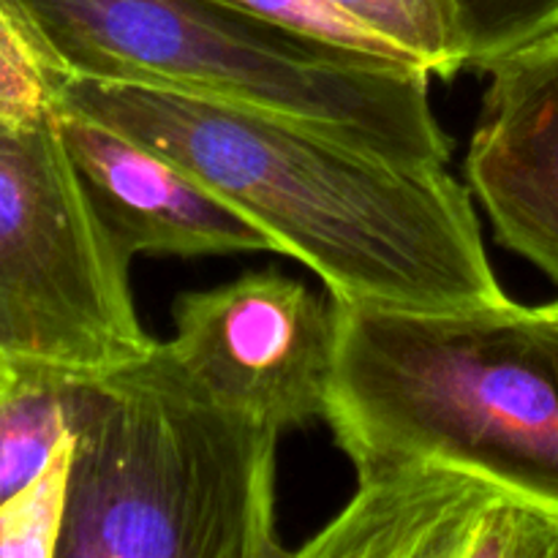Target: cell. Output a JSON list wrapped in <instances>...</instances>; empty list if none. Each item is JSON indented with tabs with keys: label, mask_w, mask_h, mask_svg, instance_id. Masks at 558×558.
<instances>
[{
	"label": "cell",
	"mask_w": 558,
	"mask_h": 558,
	"mask_svg": "<svg viewBox=\"0 0 558 558\" xmlns=\"http://www.w3.org/2000/svg\"><path fill=\"white\" fill-rule=\"evenodd\" d=\"M60 107L161 153L327 283L403 311L507 303L469 191L308 120L172 87L69 74Z\"/></svg>",
	"instance_id": "1"
},
{
	"label": "cell",
	"mask_w": 558,
	"mask_h": 558,
	"mask_svg": "<svg viewBox=\"0 0 558 558\" xmlns=\"http://www.w3.org/2000/svg\"><path fill=\"white\" fill-rule=\"evenodd\" d=\"M327 423L354 469L445 461L558 510V319L507 303L403 311L332 298Z\"/></svg>",
	"instance_id": "2"
},
{
	"label": "cell",
	"mask_w": 558,
	"mask_h": 558,
	"mask_svg": "<svg viewBox=\"0 0 558 558\" xmlns=\"http://www.w3.org/2000/svg\"><path fill=\"white\" fill-rule=\"evenodd\" d=\"M278 436L202 390L163 343L90 376L58 558H281Z\"/></svg>",
	"instance_id": "3"
},
{
	"label": "cell",
	"mask_w": 558,
	"mask_h": 558,
	"mask_svg": "<svg viewBox=\"0 0 558 558\" xmlns=\"http://www.w3.org/2000/svg\"><path fill=\"white\" fill-rule=\"evenodd\" d=\"M71 74L172 87L308 120L445 167L430 74L218 0H25Z\"/></svg>",
	"instance_id": "4"
},
{
	"label": "cell",
	"mask_w": 558,
	"mask_h": 558,
	"mask_svg": "<svg viewBox=\"0 0 558 558\" xmlns=\"http://www.w3.org/2000/svg\"><path fill=\"white\" fill-rule=\"evenodd\" d=\"M129 262L54 120H0V360L101 376L145 357Z\"/></svg>",
	"instance_id": "5"
},
{
	"label": "cell",
	"mask_w": 558,
	"mask_h": 558,
	"mask_svg": "<svg viewBox=\"0 0 558 558\" xmlns=\"http://www.w3.org/2000/svg\"><path fill=\"white\" fill-rule=\"evenodd\" d=\"M174 363L223 407L289 430L325 417L336 311L278 272H248L174 303Z\"/></svg>",
	"instance_id": "6"
},
{
	"label": "cell",
	"mask_w": 558,
	"mask_h": 558,
	"mask_svg": "<svg viewBox=\"0 0 558 558\" xmlns=\"http://www.w3.org/2000/svg\"><path fill=\"white\" fill-rule=\"evenodd\" d=\"M298 556L558 558V510L456 463H385Z\"/></svg>",
	"instance_id": "7"
},
{
	"label": "cell",
	"mask_w": 558,
	"mask_h": 558,
	"mask_svg": "<svg viewBox=\"0 0 558 558\" xmlns=\"http://www.w3.org/2000/svg\"><path fill=\"white\" fill-rule=\"evenodd\" d=\"M466 178L496 238L558 283V33L488 69Z\"/></svg>",
	"instance_id": "8"
},
{
	"label": "cell",
	"mask_w": 558,
	"mask_h": 558,
	"mask_svg": "<svg viewBox=\"0 0 558 558\" xmlns=\"http://www.w3.org/2000/svg\"><path fill=\"white\" fill-rule=\"evenodd\" d=\"M54 125L98 216L125 256L276 251L272 240L189 172L118 129L58 107Z\"/></svg>",
	"instance_id": "9"
},
{
	"label": "cell",
	"mask_w": 558,
	"mask_h": 558,
	"mask_svg": "<svg viewBox=\"0 0 558 558\" xmlns=\"http://www.w3.org/2000/svg\"><path fill=\"white\" fill-rule=\"evenodd\" d=\"M90 376L16 368L0 396V505L44 472L58 447L76 436Z\"/></svg>",
	"instance_id": "10"
},
{
	"label": "cell",
	"mask_w": 558,
	"mask_h": 558,
	"mask_svg": "<svg viewBox=\"0 0 558 558\" xmlns=\"http://www.w3.org/2000/svg\"><path fill=\"white\" fill-rule=\"evenodd\" d=\"M319 3L374 41L387 58L420 65L430 76H452L466 69L450 0H319Z\"/></svg>",
	"instance_id": "11"
},
{
	"label": "cell",
	"mask_w": 558,
	"mask_h": 558,
	"mask_svg": "<svg viewBox=\"0 0 558 558\" xmlns=\"http://www.w3.org/2000/svg\"><path fill=\"white\" fill-rule=\"evenodd\" d=\"M69 74L25 0H0V120H54Z\"/></svg>",
	"instance_id": "12"
},
{
	"label": "cell",
	"mask_w": 558,
	"mask_h": 558,
	"mask_svg": "<svg viewBox=\"0 0 558 558\" xmlns=\"http://www.w3.org/2000/svg\"><path fill=\"white\" fill-rule=\"evenodd\" d=\"M74 439L63 441L36 480L0 505V558H58Z\"/></svg>",
	"instance_id": "13"
},
{
	"label": "cell",
	"mask_w": 558,
	"mask_h": 558,
	"mask_svg": "<svg viewBox=\"0 0 558 558\" xmlns=\"http://www.w3.org/2000/svg\"><path fill=\"white\" fill-rule=\"evenodd\" d=\"M466 69L488 71L558 33V0H450Z\"/></svg>",
	"instance_id": "14"
},
{
	"label": "cell",
	"mask_w": 558,
	"mask_h": 558,
	"mask_svg": "<svg viewBox=\"0 0 558 558\" xmlns=\"http://www.w3.org/2000/svg\"><path fill=\"white\" fill-rule=\"evenodd\" d=\"M218 3L234 5V9L251 11V14L267 16V20L283 22V25H292V27H300V31L316 33V36L332 38V41L349 44V47H360V49H365V52L385 54V52H379V49H376V44L368 41L363 33L354 31V27L347 25L343 20H338L332 11H327L319 0H218Z\"/></svg>",
	"instance_id": "15"
},
{
	"label": "cell",
	"mask_w": 558,
	"mask_h": 558,
	"mask_svg": "<svg viewBox=\"0 0 558 558\" xmlns=\"http://www.w3.org/2000/svg\"><path fill=\"white\" fill-rule=\"evenodd\" d=\"M14 379H16V368H11L9 363H3V360H0V396H3L11 385H14Z\"/></svg>",
	"instance_id": "16"
},
{
	"label": "cell",
	"mask_w": 558,
	"mask_h": 558,
	"mask_svg": "<svg viewBox=\"0 0 558 558\" xmlns=\"http://www.w3.org/2000/svg\"><path fill=\"white\" fill-rule=\"evenodd\" d=\"M545 308L550 311V316H554V319H558V303H554V305H545Z\"/></svg>",
	"instance_id": "17"
}]
</instances>
